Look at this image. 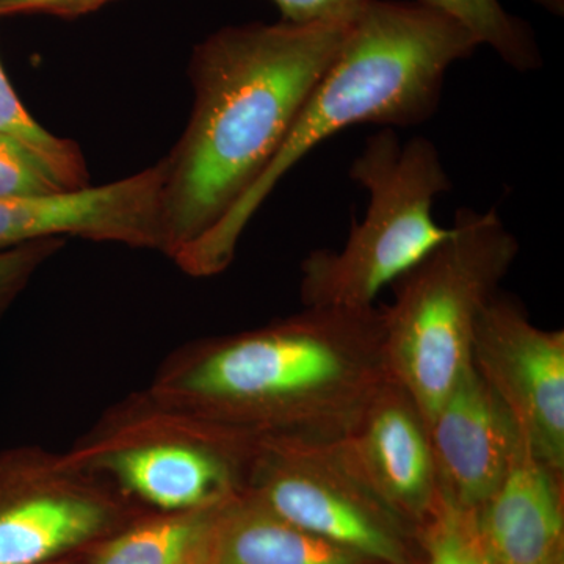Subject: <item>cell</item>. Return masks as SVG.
<instances>
[{
  "mask_svg": "<svg viewBox=\"0 0 564 564\" xmlns=\"http://www.w3.org/2000/svg\"><path fill=\"white\" fill-rule=\"evenodd\" d=\"M223 507L163 513L132 527L106 541L93 564H206Z\"/></svg>",
  "mask_w": 564,
  "mask_h": 564,
  "instance_id": "9a60e30c",
  "label": "cell"
},
{
  "mask_svg": "<svg viewBox=\"0 0 564 564\" xmlns=\"http://www.w3.org/2000/svg\"><path fill=\"white\" fill-rule=\"evenodd\" d=\"M206 564H381L272 513L248 494L218 514Z\"/></svg>",
  "mask_w": 564,
  "mask_h": 564,
  "instance_id": "5bb4252c",
  "label": "cell"
},
{
  "mask_svg": "<svg viewBox=\"0 0 564 564\" xmlns=\"http://www.w3.org/2000/svg\"><path fill=\"white\" fill-rule=\"evenodd\" d=\"M65 243L63 239H47L0 251V318L24 292L40 267Z\"/></svg>",
  "mask_w": 564,
  "mask_h": 564,
  "instance_id": "ffe728a7",
  "label": "cell"
},
{
  "mask_svg": "<svg viewBox=\"0 0 564 564\" xmlns=\"http://www.w3.org/2000/svg\"><path fill=\"white\" fill-rule=\"evenodd\" d=\"M350 177L369 193V206L343 250H317L304 259V306H375L381 289L413 269L451 232L433 217L437 196L452 188L451 177L425 137L402 143L393 129H381L367 139Z\"/></svg>",
  "mask_w": 564,
  "mask_h": 564,
  "instance_id": "5b68a950",
  "label": "cell"
},
{
  "mask_svg": "<svg viewBox=\"0 0 564 564\" xmlns=\"http://www.w3.org/2000/svg\"><path fill=\"white\" fill-rule=\"evenodd\" d=\"M113 0H0V18L17 14H51L77 18L91 13Z\"/></svg>",
  "mask_w": 564,
  "mask_h": 564,
  "instance_id": "7402d4cb",
  "label": "cell"
},
{
  "mask_svg": "<svg viewBox=\"0 0 564 564\" xmlns=\"http://www.w3.org/2000/svg\"><path fill=\"white\" fill-rule=\"evenodd\" d=\"M135 414L66 455V463L113 480L162 513L221 507L243 494L256 441L154 402Z\"/></svg>",
  "mask_w": 564,
  "mask_h": 564,
  "instance_id": "8992f818",
  "label": "cell"
},
{
  "mask_svg": "<svg viewBox=\"0 0 564 564\" xmlns=\"http://www.w3.org/2000/svg\"><path fill=\"white\" fill-rule=\"evenodd\" d=\"M351 22L229 25L193 50L191 118L161 161L166 256L210 231L261 180Z\"/></svg>",
  "mask_w": 564,
  "mask_h": 564,
  "instance_id": "6da1fadb",
  "label": "cell"
},
{
  "mask_svg": "<svg viewBox=\"0 0 564 564\" xmlns=\"http://www.w3.org/2000/svg\"><path fill=\"white\" fill-rule=\"evenodd\" d=\"M66 191L50 170L20 144L0 137V199Z\"/></svg>",
  "mask_w": 564,
  "mask_h": 564,
  "instance_id": "d6986e66",
  "label": "cell"
},
{
  "mask_svg": "<svg viewBox=\"0 0 564 564\" xmlns=\"http://www.w3.org/2000/svg\"><path fill=\"white\" fill-rule=\"evenodd\" d=\"M0 137L39 159L66 191L90 185V173L76 141L52 135L22 106L0 63Z\"/></svg>",
  "mask_w": 564,
  "mask_h": 564,
  "instance_id": "2e32d148",
  "label": "cell"
},
{
  "mask_svg": "<svg viewBox=\"0 0 564 564\" xmlns=\"http://www.w3.org/2000/svg\"><path fill=\"white\" fill-rule=\"evenodd\" d=\"M473 366L499 397L541 462L564 470V333L530 321L497 292L477 322Z\"/></svg>",
  "mask_w": 564,
  "mask_h": 564,
  "instance_id": "ba28073f",
  "label": "cell"
},
{
  "mask_svg": "<svg viewBox=\"0 0 564 564\" xmlns=\"http://www.w3.org/2000/svg\"><path fill=\"white\" fill-rule=\"evenodd\" d=\"M98 480L65 456L0 454V564H47L98 538L113 516Z\"/></svg>",
  "mask_w": 564,
  "mask_h": 564,
  "instance_id": "9c48e42d",
  "label": "cell"
},
{
  "mask_svg": "<svg viewBox=\"0 0 564 564\" xmlns=\"http://www.w3.org/2000/svg\"><path fill=\"white\" fill-rule=\"evenodd\" d=\"M477 519L497 563L564 564V470L522 444Z\"/></svg>",
  "mask_w": 564,
  "mask_h": 564,
  "instance_id": "4fadbf2b",
  "label": "cell"
},
{
  "mask_svg": "<svg viewBox=\"0 0 564 564\" xmlns=\"http://www.w3.org/2000/svg\"><path fill=\"white\" fill-rule=\"evenodd\" d=\"M478 46L463 24L419 0H367L261 180L174 262L192 276L225 272L248 223L304 155L351 126L404 129L432 120L448 69Z\"/></svg>",
  "mask_w": 564,
  "mask_h": 564,
  "instance_id": "3957f363",
  "label": "cell"
},
{
  "mask_svg": "<svg viewBox=\"0 0 564 564\" xmlns=\"http://www.w3.org/2000/svg\"><path fill=\"white\" fill-rule=\"evenodd\" d=\"M245 494L284 521L381 564H423L415 529L388 507L337 441H256Z\"/></svg>",
  "mask_w": 564,
  "mask_h": 564,
  "instance_id": "52a82bcc",
  "label": "cell"
},
{
  "mask_svg": "<svg viewBox=\"0 0 564 564\" xmlns=\"http://www.w3.org/2000/svg\"><path fill=\"white\" fill-rule=\"evenodd\" d=\"M518 254L496 210L464 207L443 242L392 282L393 302L381 307L386 364L429 425L473 364L478 318Z\"/></svg>",
  "mask_w": 564,
  "mask_h": 564,
  "instance_id": "277c9868",
  "label": "cell"
},
{
  "mask_svg": "<svg viewBox=\"0 0 564 564\" xmlns=\"http://www.w3.org/2000/svg\"><path fill=\"white\" fill-rule=\"evenodd\" d=\"M282 21L307 24L317 21H352L367 0H273Z\"/></svg>",
  "mask_w": 564,
  "mask_h": 564,
  "instance_id": "44dd1931",
  "label": "cell"
},
{
  "mask_svg": "<svg viewBox=\"0 0 564 564\" xmlns=\"http://www.w3.org/2000/svg\"><path fill=\"white\" fill-rule=\"evenodd\" d=\"M337 444L378 497L415 529L436 497L437 477L429 423L414 397L389 377Z\"/></svg>",
  "mask_w": 564,
  "mask_h": 564,
  "instance_id": "7c38bea8",
  "label": "cell"
},
{
  "mask_svg": "<svg viewBox=\"0 0 564 564\" xmlns=\"http://www.w3.org/2000/svg\"><path fill=\"white\" fill-rule=\"evenodd\" d=\"M161 162L99 187L0 199V251L80 237L165 252Z\"/></svg>",
  "mask_w": 564,
  "mask_h": 564,
  "instance_id": "30bf717a",
  "label": "cell"
},
{
  "mask_svg": "<svg viewBox=\"0 0 564 564\" xmlns=\"http://www.w3.org/2000/svg\"><path fill=\"white\" fill-rule=\"evenodd\" d=\"M463 24L478 43L499 54L507 65L529 73L543 65L532 29L503 9L500 0H419Z\"/></svg>",
  "mask_w": 564,
  "mask_h": 564,
  "instance_id": "e0dca14e",
  "label": "cell"
},
{
  "mask_svg": "<svg viewBox=\"0 0 564 564\" xmlns=\"http://www.w3.org/2000/svg\"><path fill=\"white\" fill-rule=\"evenodd\" d=\"M415 540L423 564H499L478 525L477 510L459 507L440 488L415 525Z\"/></svg>",
  "mask_w": 564,
  "mask_h": 564,
  "instance_id": "ac0fdd59",
  "label": "cell"
},
{
  "mask_svg": "<svg viewBox=\"0 0 564 564\" xmlns=\"http://www.w3.org/2000/svg\"><path fill=\"white\" fill-rule=\"evenodd\" d=\"M429 430L437 488L469 510H478L499 489L525 443L473 364L445 395Z\"/></svg>",
  "mask_w": 564,
  "mask_h": 564,
  "instance_id": "8fae6325",
  "label": "cell"
},
{
  "mask_svg": "<svg viewBox=\"0 0 564 564\" xmlns=\"http://www.w3.org/2000/svg\"><path fill=\"white\" fill-rule=\"evenodd\" d=\"M389 377L381 307L304 306L193 345L159 378L152 402L252 441H337Z\"/></svg>",
  "mask_w": 564,
  "mask_h": 564,
  "instance_id": "7a4b0ae2",
  "label": "cell"
}]
</instances>
